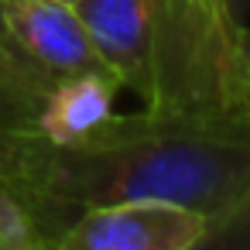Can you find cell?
I'll return each mask as SVG.
<instances>
[{
    "label": "cell",
    "mask_w": 250,
    "mask_h": 250,
    "mask_svg": "<svg viewBox=\"0 0 250 250\" xmlns=\"http://www.w3.org/2000/svg\"><path fill=\"white\" fill-rule=\"evenodd\" d=\"M0 178L35 212L45 247H55L83 209L120 199L188 206L209 216L216 233L250 216V110L113 113L72 144L7 137Z\"/></svg>",
    "instance_id": "obj_1"
},
{
    "label": "cell",
    "mask_w": 250,
    "mask_h": 250,
    "mask_svg": "<svg viewBox=\"0 0 250 250\" xmlns=\"http://www.w3.org/2000/svg\"><path fill=\"white\" fill-rule=\"evenodd\" d=\"M120 89L144 110L247 106V21L226 0H79Z\"/></svg>",
    "instance_id": "obj_2"
},
{
    "label": "cell",
    "mask_w": 250,
    "mask_h": 250,
    "mask_svg": "<svg viewBox=\"0 0 250 250\" xmlns=\"http://www.w3.org/2000/svg\"><path fill=\"white\" fill-rule=\"evenodd\" d=\"M209 216L168 199H120L83 209L55 250H192L209 243Z\"/></svg>",
    "instance_id": "obj_3"
},
{
    "label": "cell",
    "mask_w": 250,
    "mask_h": 250,
    "mask_svg": "<svg viewBox=\"0 0 250 250\" xmlns=\"http://www.w3.org/2000/svg\"><path fill=\"white\" fill-rule=\"evenodd\" d=\"M0 4L21 48L48 76L59 79L72 72L110 69L76 4L69 0H0Z\"/></svg>",
    "instance_id": "obj_4"
},
{
    "label": "cell",
    "mask_w": 250,
    "mask_h": 250,
    "mask_svg": "<svg viewBox=\"0 0 250 250\" xmlns=\"http://www.w3.org/2000/svg\"><path fill=\"white\" fill-rule=\"evenodd\" d=\"M120 93V79L110 69H89L59 76L42 103L35 134L48 144H72L93 134L103 120L113 117V100Z\"/></svg>",
    "instance_id": "obj_5"
},
{
    "label": "cell",
    "mask_w": 250,
    "mask_h": 250,
    "mask_svg": "<svg viewBox=\"0 0 250 250\" xmlns=\"http://www.w3.org/2000/svg\"><path fill=\"white\" fill-rule=\"evenodd\" d=\"M52 83L55 76H48L14 38L0 4V141L35 134Z\"/></svg>",
    "instance_id": "obj_6"
},
{
    "label": "cell",
    "mask_w": 250,
    "mask_h": 250,
    "mask_svg": "<svg viewBox=\"0 0 250 250\" xmlns=\"http://www.w3.org/2000/svg\"><path fill=\"white\" fill-rule=\"evenodd\" d=\"M45 236L28 202L0 178V250H38Z\"/></svg>",
    "instance_id": "obj_7"
},
{
    "label": "cell",
    "mask_w": 250,
    "mask_h": 250,
    "mask_svg": "<svg viewBox=\"0 0 250 250\" xmlns=\"http://www.w3.org/2000/svg\"><path fill=\"white\" fill-rule=\"evenodd\" d=\"M226 7L240 18V21H247V11H250V0H226Z\"/></svg>",
    "instance_id": "obj_8"
},
{
    "label": "cell",
    "mask_w": 250,
    "mask_h": 250,
    "mask_svg": "<svg viewBox=\"0 0 250 250\" xmlns=\"http://www.w3.org/2000/svg\"><path fill=\"white\" fill-rule=\"evenodd\" d=\"M247 110H250V28H247Z\"/></svg>",
    "instance_id": "obj_9"
},
{
    "label": "cell",
    "mask_w": 250,
    "mask_h": 250,
    "mask_svg": "<svg viewBox=\"0 0 250 250\" xmlns=\"http://www.w3.org/2000/svg\"><path fill=\"white\" fill-rule=\"evenodd\" d=\"M69 4H79V0H69Z\"/></svg>",
    "instance_id": "obj_10"
}]
</instances>
